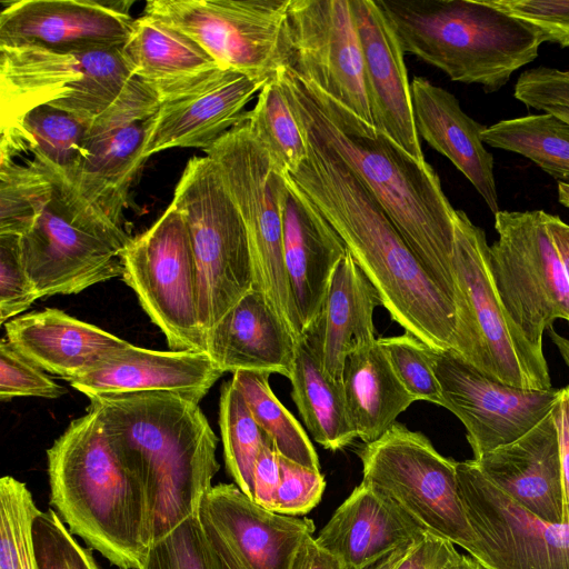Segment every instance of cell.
Returning a JSON list of instances; mask_svg holds the SVG:
<instances>
[{
	"instance_id": "cell-1",
	"label": "cell",
	"mask_w": 569,
	"mask_h": 569,
	"mask_svg": "<svg viewBox=\"0 0 569 569\" xmlns=\"http://www.w3.org/2000/svg\"><path fill=\"white\" fill-rule=\"evenodd\" d=\"M278 78L303 130L330 149L375 197L425 270L456 306V209L433 168L416 160L375 126L288 68Z\"/></svg>"
},
{
	"instance_id": "cell-2",
	"label": "cell",
	"mask_w": 569,
	"mask_h": 569,
	"mask_svg": "<svg viewBox=\"0 0 569 569\" xmlns=\"http://www.w3.org/2000/svg\"><path fill=\"white\" fill-rule=\"evenodd\" d=\"M305 133L308 157L289 174L291 179L342 238L391 319L435 350L452 349L453 301L425 270L375 197L330 149Z\"/></svg>"
},
{
	"instance_id": "cell-3",
	"label": "cell",
	"mask_w": 569,
	"mask_h": 569,
	"mask_svg": "<svg viewBox=\"0 0 569 569\" xmlns=\"http://www.w3.org/2000/svg\"><path fill=\"white\" fill-rule=\"evenodd\" d=\"M0 234L19 237L40 298L79 293L122 277L131 240L66 177L33 159H0Z\"/></svg>"
},
{
	"instance_id": "cell-4",
	"label": "cell",
	"mask_w": 569,
	"mask_h": 569,
	"mask_svg": "<svg viewBox=\"0 0 569 569\" xmlns=\"http://www.w3.org/2000/svg\"><path fill=\"white\" fill-rule=\"evenodd\" d=\"M89 400L117 457L146 489L152 543L199 516L220 468L218 438L199 403L164 391Z\"/></svg>"
},
{
	"instance_id": "cell-5",
	"label": "cell",
	"mask_w": 569,
	"mask_h": 569,
	"mask_svg": "<svg viewBox=\"0 0 569 569\" xmlns=\"http://www.w3.org/2000/svg\"><path fill=\"white\" fill-rule=\"evenodd\" d=\"M47 461L50 505L70 532L119 569H139L152 545L148 495L117 457L93 409L71 421Z\"/></svg>"
},
{
	"instance_id": "cell-6",
	"label": "cell",
	"mask_w": 569,
	"mask_h": 569,
	"mask_svg": "<svg viewBox=\"0 0 569 569\" xmlns=\"http://www.w3.org/2000/svg\"><path fill=\"white\" fill-rule=\"evenodd\" d=\"M376 2L405 53L485 92L500 90L538 57L541 42L533 30L489 0Z\"/></svg>"
},
{
	"instance_id": "cell-7",
	"label": "cell",
	"mask_w": 569,
	"mask_h": 569,
	"mask_svg": "<svg viewBox=\"0 0 569 569\" xmlns=\"http://www.w3.org/2000/svg\"><path fill=\"white\" fill-rule=\"evenodd\" d=\"M453 269L458 301L452 350L502 383L552 388L545 355L528 343L498 297L483 229L462 210L455 217Z\"/></svg>"
},
{
	"instance_id": "cell-8",
	"label": "cell",
	"mask_w": 569,
	"mask_h": 569,
	"mask_svg": "<svg viewBox=\"0 0 569 569\" xmlns=\"http://www.w3.org/2000/svg\"><path fill=\"white\" fill-rule=\"evenodd\" d=\"M171 204L188 229L199 282V318L204 338L253 288L249 240L241 216L208 156L191 158Z\"/></svg>"
},
{
	"instance_id": "cell-9",
	"label": "cell",
	"mask_w": 569,
	"mask_h": 569,
	"mask_svg": "<svg viewBox=\"0 0 569 569\" xmlns=\"http://www.w3.org/2000/svg\"><path fill=\"white\" fill-rule=\"evenodd\" d=\"M213 160L243 221L261 291L293 336L303 331L291 295L283 257L286 174L274 166L246 119L204 150Z\"/></svg>"
},
{
	"instance_id": "cell-10",
	"label": "cell",
	"mask_w": 569,
	"mask_h": 569,
	"mask_svg": "<svg viewBox=\"0 0 569 569\" xmlns=\"http://www.w3.org/2000/svg\"><path fill=\"white\" fill-rule=\"evenodd\" d=\"M134 79L120 49L58 51L0 46L1 132L50 106L91 121Z\"/></svg>"
},
{
	"instance_id": "cell-11",
	"label": "cell",
	"mask_w": 569,
	"mask_h": 569,
	"mask_svg": "<svg viewBox=\"0 0 569 569\" xmlns=\"http://www.w3.org/2000/svg\"><path fill=\"white\" fill-rule=\"evenodd\" d=\"M358 455L362 481L390 498L427 532L470 553L476 535L460 499L457 461L440 455L425 435L398 422Z\"/></svg>"
},
{
	"instance_id": "cell-12",
	"label": "cell",
	"mask_w": 569,
	"mask_h": 569,
	"mask_svg": "<svg viewBox=\"0 0 569 569\" xmlns=\"http://www.w3.org/2000/svg\"><path fill=\"white\" fill-rule=\"evenodd\" d=\"M493 216L498 237L489 246V264L496 291L528 343L543 353L545 330L557 319L569 321V283L545 211Z\"/></svg>"
},
{
	"instance_id": "cell-13",
	"label": "cell",
	"mask_w": 569,
	"mask_h": 569,
	"mask_svg": "<svg viewBox=\"0 0 569 569\" xmlns=\"http://www.w3.org/2000/svg\"><path fill=\"white\" fill-rule=\"evenodd\" d=\"M290 0H150L144 14L183 32L224 70L269 80L287 67Z\"/></svg>"
},
{
	"instance_id": "cell-14",
	"label": "cell",
	"mask_w": 569,
	"mask_h": 569,
	"mask_svg": "<svg viewBox=\"0 0 569 569\" xmlns=\"http://www.w3.org/2000/svg\"><path fill=\"white\" fill-rule=\"evenodd\" d=\"M123 281L162 331L171 350L206 351L199 282L187 226L170 203L123 256Z\"/></svg>"
},
{
	"instance_id": "cell-15",
	"label": "cell",
	"mask_w": 569,
	"mask_h": 569,
	"mask_svg": "<svg viewBox=\"0 0 569 569\" xmlns=\"http://www.w3.org/2000/svg\"><path fill=\"white\" fill-rule=\"evenodd\" d=\"M460 499L487 569H569V523L543 520L493 485L473 460L457 461Z\"/></svg>"
},
{
	"instance_id": "cell-16",
	"label": "cell",
	"mask_w": 569,
	"mask_h": 569,
	"mask_svg": "<svg viewBox=\"0 0 569 569\" xmlns=\"http://www.w3.org/2000/svg\"><path fill=\"white\" fill-rule=\"evenodd\" d=\"M286 36V68L373 126L350 0H290Z\"/></svg>"
},
{
	"instance_id": "cell-17",
	"label": "cell",
	"mask_w": 569,
	"mask_h": 569,
	"mask_svg": "<svg viewBox=\"0 0 569 569\" xmlns=\"http://www.w3.org/2000/svg\"><path fill=\"white\" fill-rule=\"evenodd\" d=\"M160 103L158 96L134 78L88 123L83 154L70 182L118 226H122L130 189L147 160V134Z\"/></svg>"
},
{
	"instance_id": "cell-18",
	"label": "cell",
	"mask_w": 569,
	"mask_h": 569,
	"mask_svg": "<svg viewBox=\"0 0 569 569\" xmlns=\"http://www.w3.org/2000/svg\"><path fill=\"white\" fill-rule=\"evenodd\" d=\"M433 370L441 407L465 426L473 459L532 429L556 405L561 389H522L502 383L465 361L452 349L435 350Z\"/></svg>"
},
{
	"instance_id": "cell-19",
	"label": "cell",
	"mask_w": 569,
	"mask_h": 569,
	"mask_svg": "<svg viewBox=\"0 0 569 569\" xmlns=\"http://www.w3.org/2000/svg\"><path fill=\"white\" fill-rule=\"evenodd\" d=\"M0 46L58 51L120 49L134 23L128 0H19L3 2Z\"/></svg>"
},
{
	"instance_id": "cell-20",
	"label": "cell",
	"mask_w": 569,
	"mask_h": 569,
	"mask_svg": "<svg viewBox=\"0 0 569 569\" xmlns=\"http://www.w3.org/2000/svg\"><path fill=\"white\" fill-rule=\"evenodd\" d=\"M362 48L367 96L373 126L419 162L418 136L405 52L376 0H350Z\"/></svg>"
},
{
	"instance_id": "cell-21",
	"label": "cell",
	"mask_w": 569,
	"mask_h": 569,
	"mask_svg": "<svg viewBox=\"0 0 569 569\" xmlns=\"http://www.w3.org/2000/svg\"><path fill=\"white\" fill-rule=\"evenodd\" d=\"M199 519L219 535L243 569H289L302 539L315 531L311 519L264 509L234 483L212 486Z\"/></svg>"
},
{
	"instance_id": "cell-22",
	"label": "cell",
	"mask_w": 569,
	"mask_h": 569,
	"mask_svg": "<svg viewBox=\"0 0 569 569\" xmlns=\"http://www.w3.org/2000/svg\"><path fill=\"white\" fill-rule=\"evenodd\" d=\"M267 81L221 70L192 91L161 102L150 121L144 157L171 148L208 149L246 119L244 107Z\"/></svg>"
},
{
	"instance_id": "cell-23",
	"label": "cell",
	"mask_w": 569,
	"mask_h": 569,
	"mask_svg": "<svg viewBox=\"0 0 569 569\" xmlns=\"http://www.w3.org/2000/svg\"><path fill=\"white\" fill-rule=\"evenodd\" d=\"M223 373L207 351L130 345L69 383L88 398L164 391L199 403Z\"/></svg>"
},
{
	"instance_id": "cell-24",
	"label": "cell",
	"mask_w": 569,
	"mask_h": 569,
	"mask_svg": "<svg viewBox=\"0 0 569 569\" xmlns=\"http://www.w3.org/2000/svg\"><path fill=\"white\" fill-rule=\"evenodd\" d=\"M283 207V257L302 328L321 313L331 277L348 248L289 174Z\"/></svg>"
},
{
	"instance_id": "cell-25",
	"label": "cell",
	"mask_w": 569,
	"mask_h": 569,
	"mask_svg": "<svg viewBox=\"0 0 569 569\" xmlns=\"http://www.w3.org/2000/svg\"><path fill=\"white\" fill-rule=\"evenodd\" d=\"M472 460L493 485L527 510L547 521H562V472L551 411L517 440Z\"/></svg>"
},
{
	"instance_id": "cell-26",
	"label": "cell",
	"mask_w": 569,
	"mask_h": 569,
	"mask_svg": "<svg viewBox=\"0 0 569 569\" xmlns=\"http://www.w3.org/2000/svg\"><path fill=\"white\" fill-rule=\"evenodd\" d=\"M426 533L390 498L361 481L315 539L346 569H362Z\"/></svg>"
},
{
	"instance_id": "cell-27",
	"label": "cell",
	"mask_w": 569,
	"mask_h": 569,
	"mask_svg": "<svg viewBox=\"0 0 569 569\" xmlns=\"http://www.w3.org/2000/svg\"><path fill=\"white\" fill-rule=\"evenodd\" d=\"M6 339L46 372L71 381L131 343L59 309L18 316L4 323Z\"/></svg>"
},
{
	"instance_id": "cell-28",
	"label": "cell",
	"mask_w": 569,
	"mask_h": 569,
	"mask_svg": "<svg viewBox=\"0 0 569 569\" xmlns=\"http://www.w3.org/2000/svg\"><path fill=\"white\" fill-rule=\"evenodd\" d=\"M296 340L267 297L251 289L207 333L206 351L223 372L258 371L290 378Z\"/></svg>"
},
{
	"instance_id": "cell-29",
	"label": "cell",
	"mask_w": 569,
	"mask_h": 569,
	"mask_svg": "<svg viewBox=\"0 0 569 569\" xmlns=\"http://www.w3.org/2000/svg\"><path fill=\"white\" fill-rule=\"evenodd\" d=\"M413 118L419 138L448 158L470 181L495 214L499 209L493 157L485 148L486 126L469 117L459 100L422 77L410 82Z\"/></svg>"
},
{
	"instance_id": "cell-30",
	"label": "cell",
	"mask_w": 569,
	"mask_h": 569,
	"mask_svg": "<svg viewBox=\"0 0 569 569\" xmlns=\"http://www.w3.org/2000/svg\"><path fill=\"white\" fill-rule=\"evenodd\" d=\"M121 52L131 74L160 102L192 91L224 70L190 37L144 13L134 19Z\"/></svg>"
},
{
	"instance_id": "cell-31",
	"label": "cell",
	"mask_w": 569,
	"mask_h": 569,
	"mask_svg": "<svg viewBox=\"0 0 569 569\" xmlns=\"http://www.w3.org/2000/svg\"><path fill=\"white\" fill-rule=\"evenodd\" d=\"M323 312L296 340L291 397L312 438L337 451L357 438L350 421L342 380L333 379L323 363Z\"/></svg>"
},
{
	"instance_id": "cell-32",
	"label": "cell",
	"mask_w": 569,
	"mask_h": 569,
	"mask_svg": "<svg viewBox=\"0 0 569 569\" xmlns=\"http://www.w3.org/2000/svg\"><path fill=\"white\" fill-rule=\"evenodd\" d=\"M380 305L378 290L348 251L333 271L322 308L323 363L333 379L342 380L350 353L377 340L373 311Z\"/></svg>"
},
{
	"instance_id": "cell-33",
	"label": "cell",
	"mask_w": 569,
	"mask_h": 569,
	"mask_svg": "<svg viewBox=\"0 0 569 569\" xmlns=\"http://www.w3.org/2000/svg\"><path fill=\"white\" fill-rule=\"evenodd\" d=\"M342 381L350 421L365 445L380 439L417 401L396 376L378 339L347 357Z\"/></svg>"
},
{
	"instance_id": "cell-34",
	"label": "cell",
	"mask_w": 569,
	"mask_h": 569,
	"mask_svg": "<svg viewBox=\"0 0 569 569\" xmlns=\"http://www.w3.org/2000/svg\"><path fill=\"white\" fill-rule=\"evenodd\" d=\"M89 122L50 106L37 107L1 132L0 159L29 152L33 160L71 181L83 154Z\"/></svg>"
},
{
	"instance_id": "cell-35",
	"label": "cell",
	"mask_w": 569,
	"mask_h": 569,
	"mask_svg": "<svg viewBox=\"0 0 569 569\" xmlns=\"http://www.w3.org/2000/svg\"><path fill=\"white\" fill-rule=\"evenodd\" d=\"M483 143L518 153L569 183V123L549 112L498 121L481 133Z\"/></svg>"
},
{
	"instance_id": "cell-36",
	"label": "cell",
	"mask_w": 569,
	"mask_h": 569,
	"mask_svg": "<svg viewBox=\"0 0 569 569\" xmlns=\"http://www.w3.org/2000/svg\"><path fill=\"white\" fill-rule=\"evenodd\" d=\"M246 122L281 173H293L307 159L306 133L290 107L278 74L261 88L253 109L246 112Z\"/></svg>"
},
{
	"instance_id": "cell-37",
	"label": "cell",
	"mask_w": 569,
	"mask_h": 569,
	"mask_svg": "<svg viewBox=\"0 0 569 569\" xmlns=\"http://www.w3.org/2000/svg\"><path fill=\"white\" fill-rule=\"evenodd\" d=\"M269 372L238 371L231 379L243 396L251 415L271 439L278 453L296 463L320 470L318 455L298 420L277 399Z\"/></svg>"
},
{
	"instance_id": "cell-38",
	"label": "cell",
	"mask_w": 569,
	"mask_h": 569,
	"mask_svg": "<svg viewBox=\"0 0 569 569\" xmlns=\"http://www.w3.org/2000/svg\"><path fill=\"white\" fill-rule=\"evenodd\" d=\"M219 427L226 468L234 485L252 500L254 466L268 436L253 419L243 396L231 380L221 389Z\"/></svg>"
},
{
	"instance_id": "cell-39",
	"label": "cell",
	"mask_w": 569,
	"mask_h": 569,
	"mask_svg": "<svg viewBox=\"0 0 569 569\" xmlns=\"http://www.w3.org/2000/svg\"><path fill=\"white\" fill-rule=\"evenodd\" d=\"M40 512L24 482L0 479V569H39L33 523Z\"/></svg>"
},
{
	"instance_id": "cell-40",
	"label": "cell",
	"mask_w": 569,
	"mask_h": 569,
	"mask_svg": "<svg viewBox=\"0 0 569 569\" xmlns=\"http://www.w3.org/2000/svg\"><path fill=\"white\" fill-rule=\"evenodd\" d=\"M139 569H223L199 516L182 521L156 540Z\"/></svg>"
},
{
	"instance_id": "cell-41",
	"label": "cell",
	"mask_w": 569,
	"mask_h": 569,
	"mask_svg": "<svg viewBox=\"0 0 569 569\" xmlns=\"http://www.w3.org/2000/svg\"><path fill=\"white\" fill-rule=\"evenodd\" d=\"M378 342L407 391L416 400L441 406L440 387L433 370L435 349L407 331L401 336L379 338Z\"/></svg>"
},
{
	"instance_id": "cell-42",
	"label": "cell",
	"mask_w": 569,
	"mask_h": 569,
	"mask_svg": "<svg viewBox=\"0 0 569 569\" xmlns=\"http://www.w3.org/2000/svg\"><path fill=\"white\" fill-rule=\"evenodd\" d=\"M33 541L39 569H101L51 508L37 517Z\"/></svg>"
},
{
	"instance_id": "cell-43",
	"label": "cell",
	"mask_w": 569,
	"mask_h": 569,
	"mask_svg": "<svg viewBox=\"0 0 569 569\" xmlns=\"http://www.w3.org/2000/svg\"><path fill=\"white\" fill-rule=\"evenodd\" d=\"M67 390L19 353L6 338L0 342V400L19 397L57 399Z\"/></svg>"
},
{
	"instance_id": "cell-44",
	"label": "cell",
	"mask_w": 569,
	"mask_h": 569,
	"mask_svg": "<svg viewBox=\"0 0 569 569\" xmlns=\"http://www.w3.org/2000/svg\"><path fill=\"white\" fill-rule=\"evenodd\" d=\"M40 299L23 264L20 239L0 234V322L26 311Z\"/></svg>"
},
{
	"instance_id": "cell-45",
	"label": "cell",
	"mask_w": 569,
	"mask_h": 569,
	"mask_svg": "<svg viewBox=\"0 0 569 569\" xmlns=\"http://www.w3.org/2000/svg\"><path fill=\"white\" fill-rule=\"evenodd\" d=\"M498 9L527 24L541 44L569 47V0H489Z\"/></svg>"
},
{
	"instance_id": "cell-46",
	"label": "cell",
	"mask_w": 569,
	"mask_h": 569,
	"mask_svg": "<svg viewBox=\"0 0 569 569\" xmlns=\"http://www.w3.org/2000/svg\"><path fill=\"white\" fill-rule=\"evenodd\" d=\"M280 482L271 511L286 516L309 512L321 500L326 480L320 470L296 463L279 455Z\"/></svg>"
},
{
	"instance_id": "cell-47",
	"label": "cell",
	"mask_w": 569,
	"mask_h": 569,
	"mask_svg": "<svg viewBox=\"0 0 569 569\" xmlns=\"http://www.w3.org/2000/svg\"><path fill=\"white\" fill-rule=\"evenodd\" d=\"M513 97L536 110L569 108V69L540 66L526 70L515 84Z\"/></svg>"
},
{
	"instance_id": "cell-48",
	"label": "cell",
	"mask_w": 569,
	"mask_h": 569,
	"mask_svg": "<svg viewBox=\"0 0 569 569\" xmlns=\"http://www.w3.org/2000/svg\"><path fill=\"white\" fill-rule=\"evenodd\" d=\"M459 555L452 542L427 532L393 569H447Z\"/></svg>"
},
{
	"instance_id": "cell-49",
	"label": "cell",
	"mask_w": 569,
	"mask_h": 569,
	"mask_svg": "<svg viewBox=\"0 0 569 569\" xmlns=\"http://www.w3.org/2000/svg\"><path fill=\"white\" fill-rule=\"evenodd\" d=\"M280 482L279 453L268 437L263 443L253 471V501L271 510L273 498Z\"/></svg>"
},
{
	"instance_id": "cell-50",
	"label": "cell",
	"mask_w": 569,
	"mask_h": 569,
	"mask_svg": "<svg viewBox=\"0 0 569 569\" xmlns=\"http://www.w3.org/2000/svg\"><path fill=\"white\" fill-rule=\"evenodd\" d=\"M558 433L559 456L563 486L562 521L569 523V386L561 388L551 410Z\"/></svg>"
},
{
	"instance_id": "cell-51",
	"label": "cell",
	"mask_w": 569,
	"mask_h": 569,
	"mask_svg": "<svg viewBox=\"0 0 569 569\" xmlns=\"http://www.w3.org/2000/svg\"><path fill=\"white\" fill-rule=\"evenodd\" d=\"M289 569H346L332 553L321 548L312 535L306 536L291 559Z\"/></svg>"
},
{
	"instance_id": "cell-52",
	"label": "cell",
	"mask_w": 569,
	"mask_h": 569,
	"mask_svg": "<svg viewBox=\"0 0 569 569\" xmlns=\"http://www.w3.org/2000/svg\"><path fill=\"white\" fill-rule=\"evenodd\" d=\"M547 228L561 259L569 283V224L560 217L545 211Z\"/></svg>"
},
{
	"instance_id": "cell-53",
	"label": "cell",
	"mask_w": 569,
	"mask_h": 569,
	"mask_svg": "<svg viewBox=\"0 0 569 569\" xmlns=\"http://www.w3.org/2000/svg\"><path fill=\"white\" fill-rule=\"evenodd\" d=\"M411 545H405L382 557L378 561L362 568V569H393L400 560L406 556Z\"/></svg>"
},
{
	"instance_id": "cell-54",
	"label": "cell",
	"mask_w": 569,
	"mask_h": 569,
	"mask_svg": "<svg viewBox=\"0 0 569 569\" xmlns=\"http://www.w3.org/2000/svg\"><path fill=\"white\" fill-rule=\"evenodd\" d=\"M447 569H487L478 560L470 555H459L458 558L452 561Z\"/></svg>"
},
{
	"instance_id": "cell-55",
	"label": "cell",
	"mask_w": 569,
	"mask_h": 569,
	"mask_svg": "<svg viewBox=\"0 0 569 569\" xmlns=\"http://www.w3.org/2000/svg\"><path fill=\"white\" fill-rule=\"evenodd\" d=\"M558 201L569 208V183L558 182Z\"/></svg>"
},
{
	"instance_id": "cell-56",
	"label": "cell",
	"mask_w": 569,
	"mask_h": 569,
	"mask_svg": "<svg viewBox=\"0 0 569 569\" xmlns=\"http://www.w3.org/2000/svg\"><path fill=\"white\" fill-rule=\"evenodd\" d=\"M542 112H549L551 114H555L559 117L560 119L565 120L567 123H569V108L565 107H550L545 109Z\"/></svg>"
}]
</instances>
